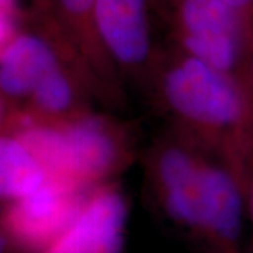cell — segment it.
<instances>
[{"label":"cell","mask_w":253,"mask_h":253,"mask_svg":"<svg viewBox=\"0 0 253 253\" xmlns=\"http://www.w3.org/2000/svg\"><path fill=\"white\" fill-rule=\"evenodd\" d=\"M65 16L73 23L81 24V27H89L91 30L90 17L93 4L96 0H58Z\"/></svg>","instance_id":"7c38bea8"},{"label":"cell","mask_w":253,"mask_h":253,"mask_svg":"<svg viewBox=\"0 0 253 253\" xmlns=\"http://www.w3.org/2000/svg\"><path fill=\"white\" fill-rule=\"evenodd\" d=\"M86 197L81 189L54 180L16 200L4 217V226L18 244L44 249L62 234L79 214Z\"/></svg>","instance_id":"3957f363"},{"label":"cell","mask_w":253,"mask_h":253,"mask_svg":"<svg viewBox=\"0 0 253 253\" xmlns=\"http://www.w3.org/2000/svg\"><path fill=\"white\" fill-rule=\"evenodd\" d=\"M215 68L187 56L165 79V96L179 116L200 126H225L241 114L232 83Z\"/></svg>","instance_id":"6da1fadb"},{"label":"cell","mask_w":253,"mask_h":253,"mask_svg":"<svg viewBox=\"0 0 253 253\" xmlns=\"http://www.w3.org/2000/svg\"><path fill=\"white\" fill-rule=\"evenodd\" d=\"M224 1L231 9L235 10L236 13L239 14V17L253 6V0H224Z\"/></svg>","instance_id":"5bb4252c"},{"label":"cell","mask_w":253,"mask_h":253,"mask_svg":"<svg viewBox=\"0 0 253 253\" xmlns=\"http://www.w3.org/2000/svg\"><path fill=\"white\" fill-rule=\"evenodd\" d=\"M90 24L116 61L138 65L146 59L151 49L146 0H96Z\"/></svg>","instance_id":"5b68a950"},{"label":"cell","mask_w":253,"mask_h":253,"mask_svg":"<svg viewBox=\"0 0 253 253\" xmlns=\"http://www.w3.org/2000/svg\"><path fill=\"white\" fill-rule=\"evenodd\" d=\"M4 249H6V241H4V238L0 235V253L4 252Z\"/></svg>","instance_id":"2e32d148"},{"label":"cell","mask_w":253,"mask_h":253,"mask_svg":"<svg viewBox=\"0 0 253 253\" xmlns=\"http://www.w3.org/2000/svg\"><path fill=\"white\" fill-rule=\"evenodd\" d=\"M126 215V199L120 191L111 187L96 190L44 253H123Z\"/></svg>","instance_id":"277c9868"},{"label":"cell","mask_w":253,"mask_h":253,"mask_svg":"<svg viewBox=\"0 0 253 253\" xmlns=\"http://www.w3.org/2000/svg\"><path fill=\"white\" fill-rule=\"evenodd\" d=\"M14 37V24L11 16L0 11V48H6Z\"/></svg>","instance_id":"4fadbf2b"},{"label":"cell","mask_w":253,"mask_h":253,"mask_svg":"<svg viewBox=\"0 0 253 253\" xmlns=\"http://www.w3.org/2000/svg\"><path fill=\"white\" fill-rule=\"evenodd\" d=\"M48 180L45 170L21 141L0 138V197L20 200Z\"/></svg>","instance_id":"30bf717a"},{"label":"cell","mask_w":253,"mask_h":253,"mask_svg":"<svg viewBox=\"0 0 253 253\" xmlns=\"http://www.w3.org/2000/svg\"><path fill=\"white\" fill-rule=\"evenodd\" d=\"M69 181L83 189L113 169L117 146L107 126L97 118H83L63 129Z\"/></svg>","instance_id":"52a82bcc"},{"label":"cell","mask_w":253,"mask_h":253,"mask_svg":"<svg viewBox=\"0 0 253 253\" xmlns=\"http://www.w3.org/2000/svg\"><path fill=\"white\" fill-rule=\"evenodd\" d=\"M37 103L48 111H63L72 101V89L59 68L48 73L33 91Z\"/></svg>","instance_id":"8fae6325"},{"label":"cell","mask_w":253,"mask_h":253,"mask_svg":"<svg viewBox=\"0 0 253 253\" xmlns=\"http://www.w3.org/2000/svg\"><path fill=\"white\" fill-rule=\"evenodd\" d=\"M58 68L52 48L31 34L14 37L0 55V89L11 96L33 93Z\"/></svg>","instance_id":"ba28073f"},{"label":"cell","mask_w":253,"mask_h":253,"mask_svg":"<svg viewBox=\"0 0 253 253\" xmlns=\"http://www.w3.org/2000/svg\"><path fill=\"white\" fill-rule=\"evenodd\" d=\"M181 41L190 56L221 72L239 51L241 17L224 0H174Z\"/></svg>","instance_id":"7a4b0ae2"},{"label":"cell","mask_w":253,"mask_h":253,"mask_svg":"<svg viewBox=\"0 0 253 253\" xmlns=\"http://www.w3.org/2000/svg\"><path fill=\"white\" fill-rule=\"evenodd\" d=\"M18 0H0V11L11 14V11L16 9Z\"/></svg>","instance_id":"9a60e30c"},{"label":"cell","mask_w":253,"mask_h":253,"mask_svg":"<svg viewBox=\"0 0 253 253\" xmlns=\"http://www.w3.org/2000/svg\"><path fill=\"white\" fill-rule=\"evenodd\" d=\"M163 201L169 215L201 235L203 166L181 149H169L159 162Z\"/></svg>","instance_id":"8992f818"},{"label":"cell","mask_w":253,"mask_h":253,"mask_svg":"<svg viewBox=\"0 0 253 253\" xmlns=\"http://www.w3.org/2000/svg\"><path fill=\"white\" fill-rule=\"evenodd\" d=\"M0 116H1V103H0Z\"/></svg>","instance_id":"e0dca14e"},{"label":"cell","mask_w":253,"mask_h":253,"mask_svg":"<svg viewBox=\"0 0 253 253\" xmlns=\"http://www.w3.org/2000/svg\"><path fill=\"white\" fill-rule=\"evenodd\" d=\"M242 225V201L234 180L217 168L203 166L201 236L219 245L235 242Z\"/></svg>","instance_id":"9c48e42d"},{"label":"cell","mask_w":253,"mask_h":253,"mask_svg":"<svg viewBox=\"0 0 253 253\" xmlns=\"http://www.w3.org/2000/svg\"><path fill=\"white\" fill-rule=\"evenodd\" d=\"M252 212H253V196H252Z\"/></svg>","instance_id":"ac0fdd59"}]
</instances>
